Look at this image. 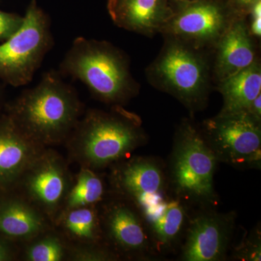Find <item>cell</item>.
<instances>
[{
    "label": "cell",
    "instance_id": "1",
    "mask_svg": "<svg viewBox=\"0 0 261 261\" xmlns=\"http://www.w3.org/2000/svg\"><path fill=\"white\" fill-rule=\"evenodd\" d=\"M5 112L29 138L46 148L65 142L84 111L74 87L50 70L37 85L5 105Z\"/></svg>",
    "mask_w": 261,
    "mask_h": 261
},
{
    "label": "cell",
    "instance_id": "2",
    "mask_svg": "<svg viewBox=\"0 0 261 261\" xmlns=\"http://www.w3.org/2000/svg\"><path fill=\"white\" fill-rule=\"evenodd\" d=\"M58 72L80 81L94 98L112 106H123L140 90L130 73L129 58L107 41L75 38Z\"/></svg>",
    "mask_w": 261,
    "mask_h": 261
},
{
    "label": "cell",
    "instance_id": "3",
    "mask_svg": "<svg viewBox=\"0 0 261 261\" xmlns=\"http://www.w3.org/2000/svg\"><path fill=\"white\" fill-rule=\"evenodd\" d=\"M140 118L121 106L83 113L65 143L82 167L99 169L126 157L143 142Z\"/></svg>",
    "mask_w": 261,
    "mask_h": 261
},
{
    "label": "cell",
    "instance_id": "4",
    "mask_svg": "<svg viewBox=\"0 0 261 261\" xmlns=\"http://www.w3.org/2000/svg\"><path fill=\"white\" fill-rule=\"evenodd\" d=\"M159 56L146 69L149 83L190 111L205 106L213 82L211 53L163 37Z\"/></svg>",
    "mask_w": 261,
    "mask_h": 261
},
{
    "label": "cell",
    "instance_id": "5",
    "mask_svg": "<svg viewBox=\"0 0 261 261\" xmlns=\"http://www.w3.org/2000/svg\"><path fill=\"white\" fill-rule=\"evenodd\" d=\"M53 45L50 20L32 1L21 27L0 44V83L15 87L30 83Z\"/></svg>",
    "mask_w": 261,
    "mask_h": 261
},
{
    "label": "cell",
    "instance_id": "6",
    "mask_svg": "<svg viewBox=\"0 0 261 261\" xmlns=\"http://www.w3.org/2000/svg\"><path fill=\"white\" fill-rule=\"evenodd\" d=\"M217 161L202 132L184 121L176 133L171 171L178 193L194 200H212Z\"/></svg>",
    "mask_w": 261,
    "mask_h": 261
},
{
    "label": "cell",
    "instance_id": "7",
    "mask_svg": "<svg viewBox=\"0 0 261 261\" xmlns=\"http://www.w3.org/2000/svg\"><path fill=\"white\" fill-rule=\"evenodd\" d=\"M238 17L226 0L173 1V14L160 34L212 53Z\"/></svg>",
    "mask_w": 261,
    "mask_h": 261
},
{
    "label": "cell",
    "instance_id": "8",
    "mask_svg": "<svg viewBox=\"0 0 261 261\" xmlns=\"http://www.w3.org/2000/svg\"><path fill=\"white\" fill-rule=\"evenodd\" d=\"M201 132L218 160L235 166L260 161V123L247 111L219 113L204 121Z\"/></svg>",
    "mask_w": 261,
    "mask_h": 261
},
{
    "label": "cell",
    "instance_id": "9",
    "mask_svg": "<svg viewBox=\"0 0 261 261\" xmlns=\"http://www.w3.org/2000/svg\"><path fill=\"white\" fill-rule=\"evenodd\" d=\"M71 183L65 160L44 149L29 165L15 189L20 187L25 199L54 221Z\"/></svg>",
    "mask_w": 261,
    "mask_h": 261
},
{
    "label": "cell",
    "instance_id": "10",
    "mask_svg": "<svg viewBox=\"0 0 261 261\" xmlns=\"http://www.w3.org/2000/svg\"><path fill=\"white\" fill-rule=\"evenodd\" d=\"M112 179L117 190L133 201L146 217L152 219L166 204L163 172L154 161L130 160L116 168Z\"/></svg>",
    "mask_w": 261,
    "mask_h": 261
},
{
    "label": "cell",
    "instance_id": "11",
    "mask_svg": "<svg viewBox=\"0 0 261 261\" xmlns=\"http://www.w3.org/2000/svg\"><path fill=\"white\" fill-rule=\"evenodd\" d=\"M257 42L247 17L235 18L211 53L213 82L218 84L253 64L260 58Z\"/></svg>",
    "mask_w": 261,
    "mask_h": 261
},
{
    "label": "cell",
    "instance_id": "12",
    "mask_svg": "<svg viewBox=\"0 0 261 261\" xmlns=\"http://www.w3.org/2000/svg\"><path fill=\"white\" fill-rule=\"evenodd\" d=\"M44 149L29 138L6 113H2L0 192L14 190L29 165Z\"/></svg>",
    "mask_w": 261,
    "mask_h": 261
},
{
    "label": "cell",
    "instance_id": "13",
    "mask_svg": "<svg viewBox=\"0 0 261 261\" xmlns=\"http://www.w3.org/2000/svg\"><path fill=\"white\" fill-rule=\"evenodd\" d=\"M108 10L119 28L146 37L160 34L173 14L172 0H108Z\"/></svg>",
    "mask_w": 261,
    "mask_h": 261
},
{
    "label": "cell",
    "instance_id": "14",
    "mask_svg": "<svg viewBox=\"0 0 261 261\" xmlns=\"http://www.w3.org/2000/svg\"><path fill=\"white\" fill-rule=\"evenodd\" d=\"M229 240V223L222 216L205 214L194 219L183 249L184 260H219L224 257Z\"/></svg>",
    "mask_w": 261,
    "mask_h": 261
},
{
    "label": "cell",
    "instance_id": "15",
    "mask_svg": "<svg viewBox=\"0 0 261 261\" xmlns=\"http://www.w3.org/2000/svg\"><path fill=\"white\" fill-rule=\"evenodd\" d=\"M49 227L47 216L23 196L0 192V234L8 240H32Z\"/></svg>",
    "mask_w": 261,
    "mask_h": 261
},
{
    "label": "cell",
    "instance_id": "16",
    "mask_svg": "<svg viewBox=\"0 0 261 261\" xmlns=\"http://www.w3.org/2000/svg\"><path fill=\"white\" fill-rule=\"evenodd\" d=\"M104 224L109 238L120 250L142 252L147 248V238L135 211L124 204L110 206L105 213Z\"/></svg>",
    "mask_w": 261,
    "mask_h": 261
},
{
    "label": "cell",
    "instance_id": "17",
    "mask_svg": "<svg viewBox=\"0 0 261 261\" xmlns=\"http://www.w3.org/2000/svg\"><path fill=\"white\" fill-rule=\"evenodd\" d=\"M224 106L221 112L246 111L250 103L261 94V63L257 59L245 70L216 84Z\"/></svg>",
    "mask_w": 261,
    "mask_h": 261
},
{
    "label": "cell",
    "instance_id": "18",
    "mask_svg": "<svg viewBox=\"0 0 261 261\" xmlns=\"http://www.w3.org/2000/svg\"><path fill=\"white\" fill-rule=\"evenodd\" d=\"M58 225L68 238L79 244H97L100 240V223L93 207H79L61 212Z\"/></svg>",
    "mask_w": 261,
    "mask_h": 261
},
{
    "label": "cell",
    "instance_id": "19",
    "mask_svg": "<svg viewBox=\"0 0 261 261\" xmlns=\"http://www.w3.org/2000/svg\"><path fill=\"white\" fill-rule=\"evenodd\" d=\"M103 195L104 185L101 178L94 170L82 167L67 192L61 212L79 207H93L102 200Z\"/></svg>",
    "mask_w": 261,
    "mask_h": 261
},
{
    "label": "cell",
    "instance_id": "20",
    "mask_svg": "<svg viewBox=\"0 0 261 261\" xmlns=\"http://www.w3.org/2000/svg\"><path fill=\"white\" fill-rule=\"evenodd\" d=\"M185 218V211L179 202H166L159 214L150 219L154 238L158 243L166 245L177 238Z\"/></svg>",
    "mask_w": 261,
    "mask_h": 261
},
{
    "label": "cell",
    "instance_id": "21",
    "mask_svg": "<svg viewBox=\"0 0 261 261\" xmlns=\"http://www.w3.org/2000/svg\"><path fill=\"white\" fill-rule=\"evenodd\" d=\"M32 242L25 249L24 259L29 261H61L68 255V249L59 237L51 233Z\"/></svg>",
    "mask_w": 261,
    "mask_h": 261
},
{
    "label": "cell",
    "instance_id": "22",
    "mask_svg": "<svg viewBox=\"0 0 261 261\" xmlns=\"http://www.w3.org/2000/svg\"><path fill=\"white\" fill-rule=\"evenodd\" d=\"M68 255L73 260L98 261L113 260L110 252L97 246V244H80L68 250Z\"/></svg>",
    "mask_w": 261,
    "mask_h": 261
},
{
    "label": "cell",
    "instance_id": "23",
    "mask_svg": "<svg viewBox=\"0 0 261 261\" xmlns=\"http://www.w3.org/2000/svg\"><path fill=\"white\" fill-rule=\"evenodd\" d=\"M23 23V17L0 11V42L8 40L18 32Z\"/></svg>",
    "mask_w": 261,
    "mask_h": 261
},
{
    "label": "cell",
    "instance_id": "24",
    "mask_svg": "<svg viewBox=\"0 0 261 261\" xmlns=\"http://www.w3.org/2000/svg\"><path fill=\"white\" fill-rule=\"evenodd\" d=\"M247 16H250V20L247 19L250 33L258 41L261 36V2H257L252 7Z\"/></svg>",
    "mask_w": 261,
    "mask_h": 261
},
{
    "label": "cell",
    "instance_id": "25",
    "mask_svg": "<svg viewBox=\"0 0 261 261\" xmlns=\"http://www.w3.org/2000/svg\"><path fill=\"white\" fill-rule=\"evenodd\" d=\"M238 16L247 17L252 7L260 0H226Z\"/></svg>",
    "mask_w": 261,
    "mask_h": 261
},
{
    "label": "cell",
    "instance_id": "26",
    "mask_svg": "<svg viewBox=\"0 0 261 261\" xmlns=\"http://www.w3.org/2000/svg\"><path fill=\"white\" fill-rule=\"evenodd\" d=\"M7 240L8 239L0 234V261H9L14 258V252Z\"/></svg>",
    "mask_w": 261,
    "mask_h": 261
},
{
    "label": "cell",
    "instance_id": "27",
    "mask_svg": "<svg viewBox=\"0 0 261 261\" xmlns=\"http://www.w3.org/2000/svg\"><path fill=\"white\" fill-rule=\"evenodd\" d=\"M247 112L255 121L260 123L261 122V94L247 108Z\"/></svg>",
    "mask_w": 261,
    "mask_h": 261
},
{
    "label": "cell",
    "instance_id": "28",
    "mask_svg": "<svg viewBox=\"0 0 261 261\" xmlns=\"http://www.w3.org/2000/svg\"><path fill=\"white\" fill-rule=\"evenodd\" d=\"M3 98H4V94H3V86L0 84V115L2 114V110L5 108L4 105H3V101H4Z\"/></svg>",
    "mask_w": 261,
    "mask_h": 261
},
{
    "label": "cell",
    "instance_id": "29",
    "mask_svg": "<svg viewBox=\"0 0 261 261\" xmlns=\"http://www.w3.org/2000/svg\"><path fill=\"white\" fill-rule=\"evenodd\" d=\"M173 1H178V2H192V1H197V0H173Z\"/></svg>",
    "mask_w": 261,
    "mask_h": 261
}]
</instances>
